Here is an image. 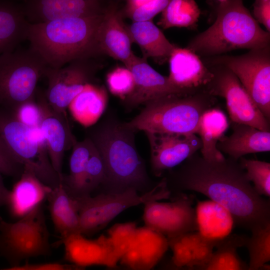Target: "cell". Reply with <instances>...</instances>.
Masks as SVG:
<instances>
[{
	"label": "cell",
	"instance_id": "6da1fadb",
	"mask_svg": "<svg viewBox=\"0 0 270 270\" xmlns=\"http://www.w3.org/2000/svg\"><path fill=\"white\" fill-rule=\"evenodd\" d=\"M238 161L209 160L195 153L180 170L177 184L208 197L226 209L235 224L251 230L270 222V201L256 192Z\"/></svg>",
	"mask_w": 270,
	"mask_h": 270
},
{
	"label": "cell",
	"instance_id": "7a4b0ae2",
	"mask_svg": "<svg viewBox=\"0 0 270 270\" xmlns=\"http://www.w3.org/2000/svg\"><path fill=\"white\" fill-rule=\"evenodd\" d=\"M103 15L30 24L28 38L30 48L48 66L54 68L75 60L94 58L99 54L96 34Z\"/></svg>",
	"mask_w": 270,
	"mask_h": 270
},
{
	"label": "cell",
	"instance_id": "3957f363",
	"mask_svg": "<svg viewBox=\"0 0 270 270\" xmlns=\"http://www.w3.org/2000/svg\"><path fill=\"white\" fill-rule=\"evenodd\" d=\"M134 132L125 124L108 122L90 134L106 168L104 194L120 193L129 188L144 194L154 188H150L144 163L136 148Z\"/></svg>",
	"mask_w": 270,
	"mask_h": 270
},
{
	"label": "cell",
	"instance_id": "277c9868",
	"mask_svg": "<svg viewBox=\"0 0 270 270\" xmlns=\"http://www.w3.org/2000/svg\"><path fill=\"white\" fill-rule=\"evenodd\" d=\"M216 4L215 22L192 38L186 48L209 58L270 45V33L260 26L242 0H220Z\"/></svg>",
	"mask_w": 270,
	"mask_h": 270
},
{
	"label": "cell",
	"instance_id": "5b68a950",
	"mask_svg": "<svg viewBox=\"0 0 270 270\" xmlns=\"http://www.w3.org/2000/svg\"><path fill=\"white\" fill-rule=\"evenodd\" d=\"M216 102L215 96L202 88L190 92L170 94L148 102L125 124L134 131L144 132L196 134L201 116Z\"/></svg>",
	"mask_w": 270,
	"mask_h": 270
},
{
	"label": "cell",
	"instance_id": "8992f818",
	"mask_svg": "<svg viewBox=\"0 0 270 270\" xmlns=\"http://www.w3.org/2000/svg\"><path fill=\"white\" fill-rule=\"evenodd\" d=\"M0 136L24 169L32 172L52 189L61 184L39 128H31L22 122L16 112L0 108Z\"/></svg>",
	"mask_w": 270,
	"mask_h": 270
},
{
	"label": "cell",
	"instance_id": "52a82bcc",
	"mask_svg": "<svg viewBox=\"0 0 270 270\" xmlns=\"http://www.w3.org/2000/svg\"><path fill=\"white\" fill-rule=\"evenodd\" d=\"M47 65L30 47L0 55V108L16 112L36 98V86Z\"/></svg>",
	"mask_w": 270,
	"mask_h": 270
},
{
	"label": "cell",
	"instance_id": "ba28073f",
	"mask_svg": "<svg viewBox=\"0 0 270 270\" xmlns=\"http://www.w3.org/2000/svg\"><path fill=\"white\" fill-rule=\"evenodd\" d=\"M170 196L166 180L164 179L144 194L129 188L120 193H100L76 198L79 233L84 236L92 235L124 210L149 202L168 199Z\"/></svg>",
	"mask_w": 270,
	"mask_h": 270
},
{
	"label": "cell",
	"instance_id": "9c48e42d",
	"mask_svg": "<svg viewBox=\"0 0 270 270\" xmlns=\"http://www.w3.org/2000/svg\"><path fill=\"white\" fill-rule=\"evenodd\" d=\"M49 236L42 205L15 222L0 216V255L11 266L30 258L50 255Z\"/></svg>",
	"mask_w": 270,
	"mask_h": 270
},
{
	"label": "cell",
	"instance_id": "30bf717a",
	"mask_svg": "<svg viewBox=\"0 0 270 270\" xmlns=\"http://www.w3.org/2000/svg\"><path fill=\"white\" fill-rule=\"evenodd\" d=\"M206 64L224 66L238 78L264 116L270 118V45L239 56L206 58Z\"/></svg>",
	"mask_w": 270,
	"mask_h": 270
},
{
	"label": "cell",
	"instance_id": "8fae6325",
	"mask_svg": "<svg viewBox=\"0 0 270 270\" xmlns=\"http://www.w3.org/2000/svg\"><path fill=\"white\" fill-rule=\"evenodd\" d=\"M212 73L203 88L210 94L224 98L232 122L270 132V120L260 111L236 76L228 68L206 64Z\"/></svg>",
	"mask_w": 270,
	"mask_h": 270
},
{
	"label": "cell",
	"instance_id": "7c38bea8",
	"mask_svg": "<svg viewBox=\"0 0 270 270\" xmlns=\"http://www.w3.org/2000/svg\"><path fill=\"white\" fill-rule=\"evenodd\" d=\"M144 206L146 226L166 238L197 230L192 200L187 195L179 194L171 202L152 201Z\"/></svg>",
	"mask_w": 270,
	"mask_h": 270
},
{
	"label": "cell",
	"instance_id": "4fadbf2b",
	"mask_svg": "<svg viewBox=\"0 0 270 270\" xmlns=\"http://www.w3.org/2000/svg\"><path fill=\"white\" fill-rule=\"evenodd\" d=\"M90 60H75L58 68H46L44 76L48 86L45 96L57 112L66 114L70 102L88 84L95 70V65Z\"/></svg>",
	"mask_w": 270,
	"mask_h": 270
},
{
	"label": "cell",
	"instance_id": "5bb4252c",
	"mask_svg": "<svg viewBox=\"0 0 270 270\" xmlns=\"http://www.w3.org/2000/svg\"><path fill=\"white\" fill-rule=\"evenodd\" d=\"M36 100L40 112L38 128L45 140L53 168L62 180L64 152L72 148L77 141L72 132L67 114L54 110L44 92L37 88Z\"/></svg>",
	"mask_w": 270,
	"mask_h": 270
},
{
	"label": "cell",
	"instance_id": "9a60e30c",
	"mask_svg": "<svg viewBox=\"0 0 270 270\" xmlns=\"http://www.w3.org/2000/svg\"><path fill=\"white\" fill-rule=\"evenodd\" d=\"M145 134L150 146L152 167L156 176L186 160L202 147L196 134Z\"/></svg>",
	"mask_w": 270,
	"mask_h": 270
},
{
	"label": "cell",
	"instance_id": "2e32d148",
	"mask_svg": "<svg viewBox=\"0 0 270 270\" xmlns=\"http://www.w3.org/2000/svg\"><path fill=\"white\" fill-rule=\"evenodd\" d=\"M30 24L55 20L102 14L106 8L97 0H24L20 1Z\"/></svg>",
	"mask_w": 270,
	"mask_h": 270
},
{
	"label": "cell",
	"instance_id": "e0dca14e",
	"mask_svg": "<svg viewBox=\"0 0 270 270\" xmlns=\"http://www.w3.org/2000/svg\"><path fill=\"white\" fill-rule=\"evenodd\" d=\"M125 67L130 70L134 80L133 90L124 100L128 106L146 104L166 96L196 90L186 91L175 87L170 82L168 76L154 69L147 62V59L139 58L134 54Z\"/></svg>",
	"mask_w": 270,
	"mask_h": 270
},
{
	"label": "cell",
	"instance_id": "ac0fdd59",
	"mask_svg": "<svg viewBox=\"0 0 270 270\" xmlns=\"http://www.w3.org/2000/svg\"><path fill=\"white\" fill-rule=\"evenodd\" d=\"M62 241L64 247V259L71 264L84 267L92 265L108 267L116 266L120 260L104 235L89 240L76 233L66 236Z\"/></svg>",
	"mask_w": 270,
	"mask_h": 270
},
{
	"label": "cell",
	"instance_id": "d6986e66",
	"mask_svg": "<svg viewBox=\"0 0 270 270\" xmlns=\"http://www.w3.org/2000/svg\"><path fill=\"white\" fill-rule=\"evenodd\" d=\"M122 18L121 12L115 6L106 8L98 30L96 41L99 54H107L126 66L134 53L132 42Z\"/></svg>",
	"mask_w": 270,
	"mask_h": 270
},
{
	"label": "cell",
	"instance_id": "ffe728a7",
	"mask_svg": "<svg viewBox=\"0 0 270 270\" xmlns=\"http://www.w3.org/2000/svg\"><path fill=\"white\" fill-rule=\"evenodd\" d=\"M168 248L162 234L146 226L137 228L130 246L120 259L121 264L133 270H152Z\"/></svg>",
	"mask_w": 270,
	"mask_h": 270
},
{
	"label": "cell",
	"instance_id": "44dd1931",
	"mask_svg": "<svg viewBox=\"0 0 270 270\" xmlns=\"http://www.w3.org/2000/svg\"><path fill=\"white\" fill-rule=\"evenodd\" d=\"M170 82L186 91L203 88L210 80L212 73L199 56L186 48H175L168 58Z\"/></svg>",
	"mask_w": 270,
	"mask_h": 270
},
{
	"label": "cell",
	"instance_id": "7402d4cb",
	"mask_svg": "<svg viewBox=\"0 0 270 270\" xmlns=\"http://www.w3.org/2000/svg\"><path fill=\"white\" fill-rule=\"evenodd\" d=\"M52 188L44 184L30 170L24 169L18 180L10 190L8 204L10 214L21 218L43 202Z\"/></svg>",
	"mask_w": 270,
	"mask_h": 270
},
{
	"label": "cell",
	"instance_id": "603a6c76",
	"mask_svg": "<svg viewBox=\"0 0 270 270\" xmlns=\"http://www.w3.org/2000/svg\"><path fill=\"white\" fill-rule=\"evenodd\" d=\"M232 133L223 136L216 144L217 149L238 160L249 154L270 150V132L254 127L232 122Z\"/></svg>",
	"mask_w": 270,
	"mask_h": 270
},
{
	"label": "cell",
	"instance_id": "cb8c5ba5",
	"mask_svg": "<svg viewBox=\"0 0 270 270\" xmlns=\"http://www.w3.org/2000/svg\"><path fill=\"white\" fill-rule=\"evenodd\" d=\"M194 210L197 232L216 246L230 236L235 223L222 206L211 200L199 201Z\"/></svg>",
	"mask_w": 270,
	"mask_h": 270
},
{
	"label": "cell",
	"instance_id": "d4e9b609",
	"mask_svg": "<svg viewBox=\"0 0 270 270\" xmlns=\"http://www.w3.org/2000/svg\"><path fill=\"white\" fill-rule=\"evenodd\" d=\"M30 24L20 1L0 0V55L14 50L28 40Z\"/></svg>",
	"mask_w": 270,
	"mask_h": 270
},
{
	"label": "cell",
	"instance_id": "484cf974",
	"mask_svg": "<svg viewBox=\"0 0 270 270\" xmlns=\"http://www.w3.org/2000/svg\"><path fill=\"white\" fill-rule=\"evenodd\" d=\"M127 28L132 42L138 44L142 58L146 59L150 58L159 63L165 62L177 46L152 21L132 22Z\"/></svg>",
	"mask_w": 270,
	"mask_h": 270
},
{
	"label": "cell",
	"instance_id": "4316f807",
	"mask_svg": "<svg viewBox=\"0 0 270 270\" xmlns=\"http://www.w3.org/2000/svg\"><path fill=\"white\" fill-rule=\"evenodd\" d=\"M46 200L53 224L61 240L70 234L79 233L76 200L62 183L52 189Z\"/></svg>",
	"mask_w": 270,
	"mask_h": 270
},
{
	"label": "cell",
	"instance_id": "83f0119b",
	"mask_svg": "<svg viewBox=\"0 0 270 270\" xmlns=\"http://www.w3.org/2000/svg\"><path fill=\"white\" fill-rule=\"evenodd\" d=\"M107 102L106 89L88 83L74 98L68 108L74 120L86 128L98 121L106 109Z\"/></svg>",
	"mask_w": 270,
	"mask_h": 270
},
{
	"label": "cell",
	"instance_id": "f1b7e54d",
	"mask_svg": "<svg viewBox=\"0 0 270 270\" xmlns=\"http://www.w3.org/2000/svg\"><path fill=\"white\" fill-rule=\"evenodd\" d=\"M228 127L227 118L220 110L212 108L204 112L199 120L196 134L202 143L200 152L204 158L220 160L225 158L217 149L216 144Z\"/></svg>",
	"mask_w": 270,
	"mask_h": 270
},
{
	"label": "cell",
	"instance_id": "f546056e",
	"mask_svg": "<svg viewBox=\"0 0 270 270\" xmlns=\"http://www.w3.org/2000/svg\"><path fill=\"white\" fill-rule=\"evenodd\" d=\"M94 148L92 140L87 138L76 142L72 148L70 159V173L62 175V184L74 198L88 196L86 193L85 174L88 159Z\"/></svg>",
	"mask_w": 270,
	"mask_h": 270
},
{
	"label": "cell",
	"instance_id": "4dcf8cb0",
	"mask_svg": "<svg viewBox=\"0 0 270 270\" xmlns=\"http://www.w3.org/2000/svg\"><path fill=\"white\" fill-rule=\"evenodd\" d=\"M246 240L239 236H228L217 246L207 262L194 267V270H248V264L237 252V248L244 244Z\"/></svg>",
	"mask_w": 270,
	"mask_h": 270
},
{
	"label": "cell",
	"instance_id": "1f68e13d",
	"mask_svg": "<svg viewBox=\"0 0 270 270\" xmlns=\"http://www.w3.org/2000/svg\"><path fill=\"white\" fill-rule=\"evenodd\" d=\"M200 14L194 0H171L162 12L158 24L164 29L196 27Z\"/></svg>",
	"mask_w": 270,
	"mask_h": 270
},
{
	"label": "cell",
	"instance_id": "d6a6232c",
	"mask_svg": "<svg viewBox=\"0 0 270 270\" xmlns=\"http://www.w3.org/2000/svg\"><path fill=\"white\" fill-rule=\"evenodd\" d=\"M251 231L244 243L250 256L248 270H258L270 260V222Z\"/></svg>",
	"mask_w": 270,
	"mask_h": 270
},
{
	"label": "cell",
	"instance_id": "836d02e7",
	"mask_svg": "<svg viewBox=\"0 0 270 270\" xmlns=\"http://www.w3.org/2000/svg\"><path fill=\"white\" fill-rule=\"evenodd\" d=\"M169 0H128L122 15L130 19L133 22L152 21L154 18L162 12L168 4Z\"/></svg>",
	"mask_w": 270,
	"mask_h": 270
},
{
	"label": "cell",
	"instance_id": "e575fe53",
	"mask_svg": "<svg viewBox=\"0 0 270 270\" xmlns=\"http://www.w3.org/2000/svg\"><path fill=\"white\" fill-rule=\"evenodd\" d=\"M240 163L247 179L260 196H270V164L265 161L242 158Z\"/></svg>",
	"mask_w": 270,
	"mask_h": 270
},
{
	"label": "cell",
	"instance_id": "d590c367",
	"mask_svg": "<svg viewBox=\"0 0 270 270\" xmlns=\"http://www.w3.org/2000/svg\"><path fill=\"white\" fill-rule=\"evenodd\" d=\"M136 230V224L132 222L118 224L109 230L107 237L120 260L130 246Z\"/></svg>",
	"mask_w": 270,
	"mask_h": 270
},
{
	"label": "cell",
	"instance_id": "8d00e7d4",
	"mask_svg": "<svg viewBox=\"0 0 270 270\" xmlns=\"http://www.w3.org/2000/svg\"><path fill=\"white\" fill-rule=\"evenodd\" d=\"M106 83L110 92L124 100L132 92L134 87L133 76L126 67H117L106 76Z\"/></svg>",
	"mask_w": 270,
	"mask_h": 270
},
{
	"label": "cell",
	"instance_id": "74e56055",
	"mask_svg": "<svg viewBox=\"0 0 270 270\" xmlns=\"http://www.w3.org/2000/svg\"><path fill=\"white\" fill-rule=\"evenodd\" d=\"M106 179V171L104 161L96 148L88 159L85 174L86 191L88 196L100 186Z\"/></svg>",
	"mask_w": 270,
	"mask_h": 270
},
{
	"label": "cell",
	"instance_id": "f35d334b",
	"mask_svg": "<svg viewBox=\"0 0 270 270\" xmlns=\"http://www.w3.org/2000/svg\"><path fill=\"white\" fill-rule=\"evenodd\" d=\"M24 170L23 166L14 158L0 136V172L19 178Z\"/></svg>",
	"mask_w": 270,
	"mask_h": 270
},
{
	"label": "cell",
	"instance_id": "ab89813d",
	"mask_svg": "<svg viewBox=\"0 0 270 270\" xmlns=\"http://www.w3.org/2000/svg\"><path fill=\"white\" fill-rule=\"evenodd\" d=\"M168 247L172 252L173 263L180 268L194 267L193 256L190 250L180 240L178 236L167 238Z\"/></svg>",
	"mask_w": 270,
	"mask_h": 270
},
{
	"label": "cell",
	"instance_id": "60d3db41",
	"mask_svg": "<svg viewBox=\"0 0 270 270\" xmlns=\"http://www.w3.org/2000/svg\"><path fill=\"white\" fill-rule=\"evenodd\" d=\"M19 120L31 128H38L40 121V112L34 100L20 106L16 112Z\"/></svg>",
	"mask_w": 270,
	"mask_h": 270
},
{
	"label": "cell",
	"instance_id": "b9f144b4",
	"mask_svg": "<svg viewBox=\"0 0 270 270\" xmlns=\"http://www.w3.org/2000/svg\"><path fill=\"white\" fill-rule=\"evenodd\" d=\"M254 20L262 24L266 31L270 33V0H256L253 4V16Z\"/></svg>",
	"mask_w": 270,
	"mask_h": 270
},
{
	"label": "cell",
	"instance_id": "7bdbcfd3",
	"mask_svg": "<svg viewBox=\"0 0 270 270\" xmlns=\"http://www.w3.org/2000/svg\"><path fill=\"white\" fill-rule=\"evenodd\" d=\"M28 270H86V267L75 264L58 262L30 264H26Z\"/></svg>",
	"mask_w": 270,
	"mask_h": 270
},
{
	"label": "cell",
	"instance_id": "ee69618b",
	"mask_svg": "<svg viewBox=\"0 0 270 270\" xmlns=\"http://www.w3.org/2000/svg\"><path fill=\"white\" fill-rule=\"evenodd\" d=\"M104 270H133L122 264H116L113 266L106 267ZM154 270H186V268L176 266L172 262V258L164 259L160 266Z\"/></svg>",
	"mask_w": 270,
	"mask_h": 270
},
{
	"label": "cell",
	"instance_id": "f6af8a7d",
	"mask_svg": "<svg viewBox=\"0 0 270 270\" xmlns=\"http://www.w3.org/2000/svg\"><path fill=\"white\" fill-rule=\"evenodd\" d=\"M10 190L5 186L2 174L0 172V208L8 203Z\"/></svg>",
	"mask_w": 270,
	"mask_h": 270
},
{
	"label": "cell",
	"instance_id": "bcb514c9",
	"mask_svg": "<svg viewBox=\"0 0 270 270\" xmlns=\"http://www.w3.org/2000/svg\"><path fill=\"white\" fill-rule=\"evenodd\" d=\"M0 270H28L26 264L22 266H13L8 268L0 269Z\"/></svg>",
	"mask_w": 270,
	"mask_h": 270
},
{
	"label": "cell",
	"instance_id": "7dc6e473",
	"mask_svg": "<svg viewBox=\"0 0 270 270\" xmlns=\"http://www.w3.org/2000/svg\"><path fill=\"white\" fill-rule=\"evenodd\" d=\"M258 270H270V266L266 264Z\"/></svg>",
	"mask_w": 270,
	"mask_h": 270
},
{
	"label": "cell",
	"instance_id": "c3c4849f",
	"mask_svg": "<svg viewBox=\"0 0 270 270\" xmlns=\"http://www.w3.org/2000/svg\"><path fill=\"white\" fill-rule=\"evenodd\" d=\"M186 270H194V267L192 268H186Z\"/></svg>",
	"mask_w": 270,
	"mask_h": 270
}]
</instances>
